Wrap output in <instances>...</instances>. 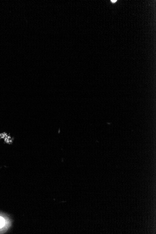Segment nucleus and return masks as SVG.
Listing matches in <instances>:
<instances>
[{"label":"nucleus","instance_id":"obj_2","mask_svg":"<svg viewBox=\"0 0 156 234\" xmlns=\"http://www.w3.org/2000/svg\"><path fill=\"white\" fill-rule=\"evenodd\" d=\"M116 0H115V1H113H113H111L112 2H116Z\"/></svg>","mask_w":156,"mask_h":234},{"label":"nucleus","instance_id":"obj_1","mask_svg":"<svg viewBox=\"0 0 156 234\" xmlns=\"http://www.w3.org/2000/svg\"><path fill=\"white\" fill-rule=\"evenodd\" d=\"M5 225V220L4 218L0 217V228L4 227Z\"/></svg>","mask_w":156,"mask_h":234}]
</instances>
